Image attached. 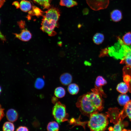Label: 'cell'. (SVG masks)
<instances>
[{"mask_svg": "<svg viewBox=\"0 0 131 131\" xmlns=\"http://www.w3.org/2000/svg\"><path fill=\"white\" fill-rule=\"evenodd\" d=\"M60 16L59 11L57 8L54 7L49 9L43 16L41 27V30L49 36L55 35L57 33L54 29L57 26Z\"/></svg>", "mask_w": 131, "mask_h": 131, "instance_id": "6da1fadb", "label": "cell"}, {"mask_svg": "<svg viewBox=\"0 0 131 131\" xmlns=\"http://www.w3.org/2000/svg\"><path fill=\"white\" fill-rule=\"evenodd\" d=\"M88 123V126L90 130L94 131L105 130L109 121L106 115L96 112L91 114Z\"/></svg>", "mask_w": 131, "mask_h": 131, "instance_id": "7a4b0ae2", "label": "cell"}, {"mask_svg": "<svg viewBox=\"0 0 131 131\" xmlns=\"http://www.w3.org/2000/svg\"><path fill=\"white\" fill-rule=\"evenodd\" d=\"M76 105L83 115L89 117L91 114L99 112L93 104L87 94L79 97Z\"/></svg>", "mask_w": 131, "mask_h": 131, "instance_id": "3957f363", "label": "cell"}, {"mask_svg": "<svg viewBox=\"0 0 131 131\" xmlns=\"http://www.w3.org/2000/svg\"><path fill=\"white\" fill-rule=\"evenodd\" d=\"M52 114L59 123L68 120L69 115L66 113V106L59 101H57L55 104L52 108Z\"/></svg>", "mask_w": 131, "mask_h": 131, "instance_id": "277c9868", "label": "cell"}, {"mask_svg": "<svg viewBox=\"0 0 131 131\" xmlns=\"http://www.w3.org/2000/svg\"><path fill=\"white\" fill-rule=\"evenodd\" d=\"M91 91V92L87 93V94L98 111H101L103 109L104 106L103 96L95 88L92 89Z\"/></svg>", "mask_w": 131, "mask_h": 131, "instance_id": "5b68a950", "label": "cell"}, {"mask_svg": "<svg viewBox=\"0 0 131 131\" xmlns=\"http://www.w3.org/2000/svg\"><path fill=\"white\" fill-rule=\"evenodd\" d=\"M106 115L110 120L111 123H113L115 126H122L121 123L123 120L121 116L120 112L118 108H110L106 112Z\"/></svg>", "mask_w": 131, "mask_h": 131, "instance_id": "8992f818", "label": "cell"}, {"mask_svg": "<svg viewBox=\"0 0 131 131\" xmlns=\"http://www.w3.org/2000/svg\"><path fill=\"white\" fill-rule=\"evenodd\" d=\"M107 83L106 81L102 76H98L96 78L95 82V88L104 97H106V95L102 89V86Z\"/></svg>", "mask_w": 131, "mask_h": 131, "instance_id": "52a82bcc", "label": "cell"}, {"mask_svg": "<svg viewBox=\"0 0 131 131\" xmlns=\"http://www.w3.org/2000/svg\"><path fill=\"white\" fill-rule=\"evenodd\" d=\"M15 37L23 41H27L32 38V35L30 32L27 29H23L19 33H13Z\"/></svg>", "mask_w": 131, "mask_h": 131, "instance_id": "ba28073f", "label": "cell"}, {"mask_svg": "<svg viewBox=\"0 0 131 131\" xmlns=\"http://www.w3.org/2000/svg\"><path fill=\"white\" fill-rule=\"evenodd\" d=\"M120 114L123 120L126 117L128 116L131 121V100L124 106Z\"/></svg>", "mask_w": 131, "mask_h": 131, "instance_id": "9c48e42d", "label": "cell"}, {"mask_svg": "<svg viewBox=\"0 0 131 131\" xmlns=\"http://www.w3.org/2000/svg\"><path fill=\"white\" fill-rule=\"evenodd\" d=\"M6 116L7 119L12 123L16 121L18 117V114L16 110L13 109L8 110L6 112Z\"/></svg>", "mask_w": 131, "mask_h": 131, "instance_id": "30bf717a", "label": "cell"}, {"mask_svg": "<svg viewBox=\"0 0 131 131\" xmlns=\"http://www.w3.org/2000/svg\"><path fill=\"white\" fill-rule=\"evenodd\" d=\"M60 80L62 84L67 85L70 84L72 81V77L70 74L66 73L62 74L60 77Z\"/></svg>", "mask_w": 131, "mask_h": 131, "instance_id": "8fae6325", "label": "cell"}, {"mask_svg": "<svg viewBox=\"0 0 131 131\" xmlns=\"http://www.w3.org/2000/svg\"><path fill=\"white\" fill-rule=\"evenodd\" d=\"M110 17L112 20L113 21L115 22H118L122 18V12L119 10H114L111 13Z\"/></svg>", "mask_w": 131, "mask_h": 131, "instance_id": "7c38bea8", "label": "cell"}, {"mask_svg": "<svg viewBox=\"0 0 131 131\" xmlns=\"http://www.w3.org/2000/svg\"><path fill=\"white\" fill-rule=\"evenodd\" d=\"M31 3L28 1L22 0L20 3L19 8L23 11L26 12L29 11L31 9Z\"/></svg>", "mask_w": 131, "mask_h": 131, "instance_id": "4fadbf2b", "label": "cell"}, {"mask_svg": "<svg viewBox=\"0 0 131 131\" xmlns=\"http://www.w3.org/2000/svg\"><path fill=\"white\" fill-rule=\"evenodd\" d=\"M129 85L125 82H121L119 83L116 87L117 90L122 94L126 93L129 89Z\"/></svg>", "mask_w": 131, "mask_h": 131, "instance_id": "5bb4252c", "label": "cell"}, {"mask_svg": "<svg viewBox=\"0 0 131 131\" xmlns=\"http://www.w3.org/2000/svg\"><path fill=\"white\" fill-rule=\"evenodd\" d=\"M117 100L120 106H124L130 101V99L129 96L127 95L122 94L118 96Z\"/></svg>", "mask_w": 131, "mask_h": 131, "instance_id": "9a60e30c", "label": "cell"}, {"mask_svg": "<svg viewBox=\"0 0 131 131\" xmlns=\"http://www.w3.org/2000/svg\"><path fill=\"white\" fill-rule=\"evenodd\" d=\"M104 39V36L103 34L97 33L93 36V41L94 43L97 45H99L102 43Z\"/></svg>", "mask_w": 131, "mask_h": 131, "instance_id": "2e32d148", "label": "cell"}, {"mask_svg": "<svg viewBox=\"0 0 131 131\" xmlns=\"http://www.w3.org/2000/svg\"><path fill=\"white\" fill-rule=\"evenodd\" d=\"M60 5L68 8H71L77 5V3L74 0H60Z\"/></svg>", "mask_w": 131, "mask_h": 131, "instance_id": "e0dca14e", "label": "cell"}, {"mask_svg": "<svg viewBox=\"0 0 131 131\" xmlns=\"http://www.w3.org/2000/svg\"><path fill=\"white\" fill-rule=\"evenodd\" d=\"M67 89L69 92L72 95L77 94L79 90L78 86L74 83L69 84L68 87Z\"/></svg>", "mask_w": 131, "mask_h": 131, "instance_id": "ac0fdd59", "label": "cell"}, {"mask_svg": "<svg viewBox=\"0 0 131 131\" xmlns=\"http://www.w3.org/2000/svg\"><path fill=\"white\" fill-rule=\"evenodd\" d=\"M59 126L58 123L55 121L49 122L47 126V129L48 131H58Z\"/></svg>", "mask_w": 131, "mask_h": 131, "instance_id": "d6986e66", "label": "cell"}, {"mask_svg": "<svg viewBox=\"0 0 131 131\" xmlns=\"http://www.w3.org/2000/svg\"><path fill=\"white\" fill-rule=\"evenodd\" d=\"M35 3L43 7L44 8H49L50 6L51 0H32Z\"/></svg>", "mask_w": 131, "mask_h": 131, "instance_id": "ffe728a7", "label": "cell"}, {"mask_svg": "<svg viewBox=\"0 0 131 131\" xmlns=\"http://www.w3.org/2000/svg\"><path fill=\"white\" fill-rule=\"evenodd\" d=\"M54 94L55 95L57 98H62L65 95V90L63 88L61 87H58L55 89Z\"/></svg>", "mask_w": 131, "mask_h": 131, "instance_id": "44dd1931", "label": "cell"}, {"mask_svg": "<svg viewBox=\"0 0 131 131\" xmlns=\"http://www.w3.org/2000/svg\"><path fill=\"white\" fill-rule=\"evenodd\" d=\"M15 129V126L12 122H7L3 124V131H13Z\"/></svg>", "mask_w": 131, "mask_h": 131, "instance_id": "7402d4cb", "label": "cell"}, {"mask_svg": "<svg viewBox=\"0 0 131 131\" xmlns=\"http://www.w3.org/2000/svg\"><path fill=\"white\" fill-rule=\"evenodd\" d=\"M43 13V11L40 9L35 6H33L32 10L29 12V14L32 15H35L37 16H42Z\"/></svg>", "mask_w": 131, "mask_h": 131, "instance_id": "603a6c76", "label": "cell"}, {"mask_svg": "<svg viewBox=\"0 0 131 131\" xmlns=\"http://www.w3.org/2000/svg\"><path fill=\"white\" fill-rule=\"evenodd\" d=\"M45 84V82L44 80L41 78H38L36 80L34 86L36 89L40 90L43 88Z\"/></svg>", "mask_w": 131, "mask_h": 131, "instance_id": "cb8c5ba5", "label": "cell"}, {"mask_svg": "<svg viewBox=\"0 0 131 131\" xmlns=\"http://www.w3.org/2000/svg\"><path fill=\"white\" fill-rule=\"evenodd\" d=\"M123 41L125 45L130 46L131 45V33L128 32L123 36Z\"/></svg>", "mask_w": 131, "mask_h": 131, "instance_id": "d4e9b609", "label": "cell"}, {"mask_svg": "<svg viewBox=\"0 0 131 131\" xmlns=\"http://www.w3.org/2000/svg\"><path fill=\"white\" fill-rule=\"evenodd\" d=\"M108 53V49L106 48L101 49L100 51V54L99 55V57H103L107 55Z\"/></svg>", "mask_w": 131, "mask_h": 131, "instance_id": "484cf974", "label": "cell"}, {"mask_svg": "<svg viewBox=\"0 0 131 131\" xmlns=\"http://www.w3.org/2000/svg\"><path fill=\"white\" fill-rule=\"evenodd\" d=\"M29 131L28 128L24 126H20L17 129L16 131Z\"/></svg>", "mask_w": 131, "mask_h": 131, "instance_id": "4316f807", "label": "cell"}, {"mask_svg": "<svg viewBox=\"0 0 131 131\" xmlns=\"http://www.w3.org/2000/svg\"><path fill=\"white\" fill-rule=\"evenodd\" d=\"M4 109L0 104V122L4 116Z\"/></svg>", "mask_w": 131, "mask_h": 131, "instance_id": "83f0119b", "label": "cell"}, {"mask_svg": "<svg viewBox=\"0 0 131 131\" xmlns=\"http://www.w3.org/2000/svg\"><path fill=\"white\" fill-rule=\"evenodd\" d=\"M20 28L24 29L25 25V22L24 21L21 20L17 22Z\"/></svg>", "mask_w": 131, "mask_h": 131, "instance_id": "f1b7e54d", "label": "cell"}, {"mask_svg": "<svg viewBox=\"0 0 131 131\" xmlns=\"http://www.w3.org/2000/svg\"><path fill=\"white\" fill-rule=\"evenodd\" d=\"M0 39L4 43V42L6 41V39L5 36L2 34L0 31Z\"/></svg>", "mask_w": 131, "mask_h": 131, "instance_id": "f546056e", "label": "cell"}, {"mask_svg": "<svg viewBox=\"0 0 131 131\" xmlns=\"http://www.w3.org/2000/svg\"><path fill=\"white\" fill-rule=\"evenodd\" d=\"M12 5L14 6L16 8H18L20 7V4H19V2L17 1H15L12 4Z\"/></svg>", "mask_w": 131, "mask_h": 131, "instance_id": "4dcf8cb0", "label": "cell"}, {"mask_svg": "<svg viewBox=\"0 0 131 131\" xmlns=\"http://www.w3.org/2000/svg\"><path fill=\"white\" fill-rule=\"evenodd\" d=\"M57 98L54 96L53 97L51 98V101L52 103L55 104L58 100Z\"/></svg>", "mask_w": 131, "mask_h": 131, "instance_id": "1f68e13d", "label": "cell"}, {"mask_svg": "<svg viewBox=\"0 0 131 131\" xmlns=\"http://www.w3.org/2000/svg\"><path fill=\"white\" fill-rule=\"evenodd\" d=\"M6 0H0V8L3 5Z\"/></svg>", "mask_w": 131, "mask_h": 131, "instance_id": "d6a6232c", "label": "cell"}, {"mask_svg": "<svg viewBox=\"0 0 131 131\" xmlns=\"http://www.w3.org/2000/svg\"><path fill=\"white\" fill-rule=\"evenodd\" d=\"M1 91V87L0 86V94Z\"/></svg>", "mask_w": 131, "mask_h": 131, "instance_id": "836d02e7", "label": "cell"}, {"mask_svg": "<svg viewBox=\"0 0 131 131\" xmlns=\"http://www.w3.org/2000/svg\"><path fill=\"white\" fill-rule=\"evenodd\" d=\"M128 131H131V130H129Z\"/></svg>", "mask_w": 131, "mask_h": 131, "instance_id": "e575fe53", "label": "cell"}, {"mask_svg": "<svg viewBox=\"0 0 131 131\" xmlns=\"http://www.w3.org/2000/svg\"></svg>", "mask_w": 131, "mask_h": 131, "instance_id": "d590c367", "label": "cell"}]
</instances>
